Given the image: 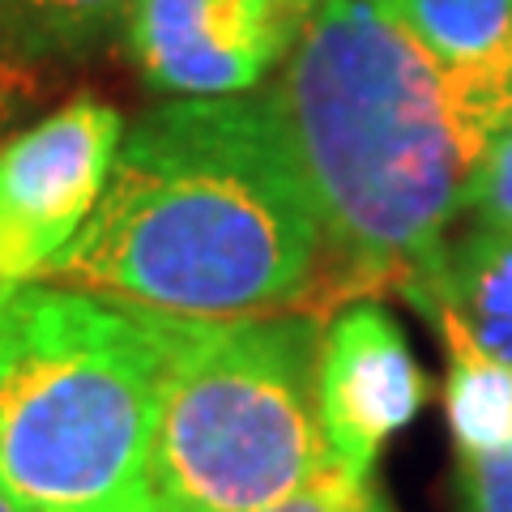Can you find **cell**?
Segmentation results:
<instances>
[{
	"instance_id": "1",
	"label": "cell",
	"mask_w": 512,
	"mask_h": 512,
	"mask_svg": "<svg viewBox=\"0 0 512 512\" xmlns=\"http://www.w3.org/2000/svg\"><path fill=\"white\" fill-rule=\"evenodd\" d=\"M329 265L325 227L269 90L150 107L86 227L39 282L167 316L295 312Z\"/></svg>"
},
{
	"instance_id": "2",
	"label": "cell",
	"mask_w": 512,
	"mask_h": 512,
	"mask_svg": "<svg viewBox=\"0 0 512 512\" xmlns=\"http://www.w3.org/2000/svg\"><path fill=\"white\" fill-rule=\"evenodd\" d=\"M329 248V295L402 291L466 214L495 124L393 0H308L274 86Z\"/></svg>"
},
{
	"instance_id": "3",
	"label": "cell",
	"mask_w": 512,
	"mask_h": 512,
	"mask_svg": "<svg viewBox=\"0 0 512 512\" xmlns=\"http://www.w3.org/2000/svg\"><path fill=\"white\" fill-rule=\"evenodd\" d=\"M167 316L60 282L0 286V483L26 512H141Z\"/></svg>"
},
{
	"instance_id": "4",
	"label": "cell",
	"mask_w": 512,
	"mask_h": 512,
	"mask_svg": "<svg viewBox=\"0 0 512 512\" xmlns=\"http://www.w3.org/2000/svg\"><path fill=\"white\" fill-rule=\"evenodd\" d=\"M320 333L312 312L167 316L141 512H261L312 483L329 466Z\"/></svg>"
},
{
	"instance_id": "5",
	"label": "cell",
	"mask_w": 512,
	"mask_h": 512,
	"mask_svg": "<svg viewBox=\"0 0 512 512\" xmlns=\"http://www.w3.org/2000/svg\"><path fill=\"white\" fill-rule=\"evenodd\" d=\"M124 116L77 94L0 146V286L39 282L94 214Z\"/></svg>"
},
{
	"instance_id": "6",
	"label": "cell",
	"mask_w": 512,
	"mask_h": 512,
	"mask_svg": "<svg viewBox=\"0 0 512 512\" xmlns=\"http://www.w3.org/2000/svg\"><path fill=\"white\" fill-rule=\"evenodd\" d=\"M308 0H133L124 43L171 99L252 94L295 43Z\"/></svg>"
},
{
	"instance_id": "7",
	"label": "cell",
	"mask_w": 512,
	"mask_h": 512,
	"mask_svg": "<svg viewBox=\"0 0 512 512\" xmlns=\"http://www.w3.org/2000/svg\"><path fill=\"white\" fill-rule=\"evenodd\" d=\"M427 376L402 325L376 299H350L320 333L316 406L329 461L367 478L397 431L419 419Z\"/></svg>"
},
{
	"instance_id": "8",
	"label": "cell",
	"mask_w": 512,
	"mask_h": 512,
	"mask_svg": "<svg viewBox=\"0 0 512 512\" xmlns=\"http://www.w3.org/2000/svg\"><path fill=\"white\" fill-rule=\"evenodd\" d=\"M402 295L444 338H466L512 367V227H470L444 239L436 261L402 282Z\"/></svg>"
},
{
	"instance_id": "9",
	"label": "cell",
	"mask_w": 512,
	"mask_h": 512,
	"mask_svg": "<svg viewBox=\"0 0 512 512\" xmlns=\"http://www.w3.org/2000/svg\"><path fill=\"white\" fill-rule=\"evenodd\" d=\"M427 56L487 111L512 120V0H393Z\"/></svg>"
},
{
	"instance_id": "10",
	"label": "cell",
	"mask_w": 512,
	"mask_h": 512,
	"mask_svg": "<svg viewBox=\"0 0 512 512\" xmlns=\"http://www.w3.org/2000/svg\"><path fill=\"white\" fill-rule=\"evenodd\" d=\"M128 9L133 0H0V60H77L124 30Z\"/></svg>"
},
{
	"instance_id": "11",
	"label": "cell",
	"mask_w": 512,
	"mask_h": 512,
	"mask_svg": "<svg viewBox=\"0 0 512 512\" xmlns=\"http://www.w3.org/2000/svg\"><path fill=\"white\" fill-rule=\"evenodd\" d=\"M448 342L444 414L457 453H495L512 444V367L483 355L466 338Z\"/></svg>"
},
{
	"instance_id": "12",
	"label": "cell",
	"mask_w": 512,
	"mask_h": 512,
	"mask_svg": "<svg viewBox=\"0 0 512 512\" xmlns=\"http://www.w3.org/2000/svg\"><path fill=\"white\" fill-rule=\"evenodd\" d=\"M466 214L474 218V227H512V120L495 133L474 175Z\"/></svg>"
},
{
	"instance_id": "13",
	"label": "cell",
	"mask_w": 512,
	"mask_h": 512,
	"mask_svg": "<svg viewBox=\"0 0 512 512\" xmlns=\"http://www.w3.org/2000/svg\"><path fill=\"white\" fill-rule=\"evenodd\" d=\"M261 512H380V504H376L372 487H367V478L329 461L312 483H303L299 491L286 495V500L269 504Z\"/></svg>"
},
{
	"instance_id": "14",
	"label": "cell",
	"mask_w": 512,
	"mask_h": 512,
	"mask_svg": "<svg viewBox=\"0 0 512 512\" xmlns=\"http://www.w3.org/2000/svg\"><path fill=\"white\" fill-rule=\"evenodd\" d=\"M461 512H512V444L495 453H461Z\"/></svg>"
},
{
	"instance_id": "15",
	"label": "cell",
	"mask_w": 512,
	"mask_h": 512,
	"mask_svg": "<svg viewBox=\"0 0 512 512\" xmlns=\"http://www.w3.org/2000/svg\"><path fill=\"white\" fill-rule=\"evenodd\" d=\"M0 512H26L18 500H13V495L5 491V483H0Z\"/></svg>"
},
{
	"instance_id": "16",
	"label": "cell",
	"mask_w": 512,
	"mask_h": 512,
	"mask_svg": "<svg viewBox=\"0 0 512 512\" xmlns=\"http://www.w3.org/2000/svg\"><path fill=\"white\" fill-rule=\"evenodd\" d=\"M5 73H9V69H5V60H0V99L9 94V90H5Z\"/></svg>"
}]
</instances>
